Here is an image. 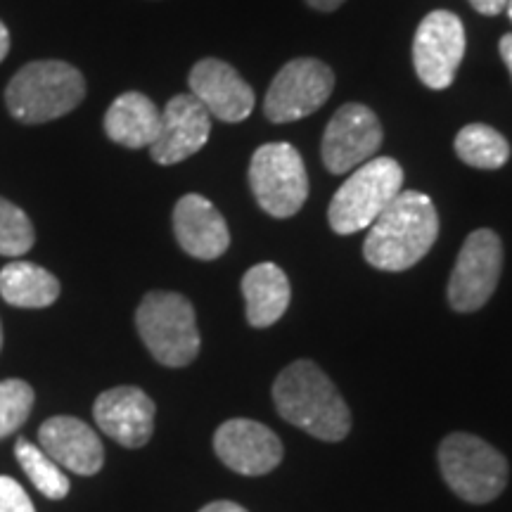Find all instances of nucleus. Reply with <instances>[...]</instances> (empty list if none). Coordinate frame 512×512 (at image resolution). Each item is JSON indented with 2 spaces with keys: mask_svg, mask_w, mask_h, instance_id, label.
I'll return each instance as SVG.
<instances>
[{
  "mask_svg": "<svg viewBox=\"0 0 512 512\" xmlns=\"http://www.w3.org/2000/svg\"><path fill=\"white\" fill-rule=\"evenodd\" d=\"M60 292V280L31 261H12L0 271V297L17 309H46Z\"/></svg>",
  "mask_w": 512,
  "mask_h": 512,
  "instance_id": "obj_20",
  "label": "nucleus"
},
{
  "mask_svg": "<svg viewBox=\"0 0 512 512\" xmlns=\"http://www.w3.org/2000/svg\"><path fill=\"white\" fill-rule=\"evenodd\" d=\"M36 230L24 209L0 197V256H24L34 247Z\"/></svg>",
  "mask_w": 512,
  "mask_h": 512,
  "instance_id": "obj_23",
  "label": "nucleus"
},
{
  "mask_svg": "<svg viewBox=\"0 0 512 512\" xmlns=\"http://www.w3.org/2000/svg\"><path fill=\"white\" fill-rule=\"evenodd\" d=\"M456 155L472 169L494 171L510 159V143L496 128L486 124H470L460 128L456 136Z\"/></svg>",
  "mask_w": 512,
  "mask_h": 512,
  "instance_id": "obj_21",
  "label": "nucleus"
},
{
  "mask_svg": "<svg viewBox=\"0 0 512 512\" xmlns=\"http://www.w3.org/2000/svg\"><path fill=\"white\" fill-rule=\"evenodd\" d=\"M439 467L453 494L467 503H491L508 484V460L475 434H448L439 446Z\"/></svg>",
  "mask_w": 512,
  "mask_h": 512,
  "instance_id": "obj_6",
  "label": "nucleus"
},
{
  "mask_svg": "<svg viewBox=\"0 0 512 512\" xmlns=\"http://www.w3.org/2000/svg\"><path fill=\"white\" fill-rule=\"evenodd\" d=\"M8 53H10V31L3 22H0V62L8 57Z\"/></svg>",
  "mask_w": 512,
  "mask_h": 512,
  "instance_id": "obj_30",
  "label": "nucleus"
},
{
  "mask_svg": "<svg viewBox=\"0 0 512 512\" xmlns=\"http://www.w3.org/2000/svg\"><path fill=\"white\" fill-rule=\"evenodd\" d=\"M439 238V216L425 192L401 190L368 230L363 256L373 268L399 273L413 268Z\"/></svg>",
  "mask_w": 512,
  "mask_h": 512,
  "instance_id": "obj_1",
  "label": "nucleus"
},
{
  "mask_svg": "<svg viewBox=\"0 0 512 512\" xmlns=\"http://www.w3.org/2000/svg\"><path fill=\"white\" fill-rule=\"evenodd\" d=\"M0 349H3V325H0Z\"/></svg>",
  "mask_w": 512,
  "mask_h": 512,
  "instance_id": "obj_32",
  "label": "nucleus"
},
{
  "mask_svg": "<svg viewBox=\"0 0 512 512\" xmlns=\"http://www.w3.org/2000/svg\"><path fill=\"white\" fill-rule=\"evenodd\" d=\"M465 55V27L458 15L434 10L420 22L413 41V64L418 79L432 91H444L456 79Z\"/></svg>",
  "mask_w": 512,
  "mask_h": 512,
  "instance_id": "obj_10",
  "label": "nucleus"
},
{
  "mask_svg": "<svg viewBox=\"0 0 512 512\" xmlns=\"http://www.w3.org/2000/svg\"><path fill=\"white\" fill-rule=\"evenodd\" d=\"M38 444L57 465L81 477L95 475L105 463V446L98 434L72 415H55L43 422Z\"/></svg>",
  "mask_w": 512,
  "mask_h": 512,
  "instance_id": "obj_16",
  "label": "nucleus"
},
{
  "mask_svg": "<svg viewBox=\"0 0 512 512\" xmlns=\"http://www.w3.org/2000/svg\"><path fill=\"white\" fill-rule=\"evenodd\" d=\"M505 10H508V17H510V22H512V0H508V5H505Z\"/></svg>",
  "mask_w": 512,
  "mask_h": 512,
  "instance_id": "obj_31",
  "label": "nucleus"
},
{
  "mask_svg": "<svg viewBox=\"0 0 512 512\" xmlns=\"http://www.w3.org/2000/svg\"><path fill=\"white\" fill-rule=\"evenodd\" d=\"M86 98V79L62 60L24 64L5 88L8 112L22 124H46L67 117Z\"/></svg>",
  "mask_w": 512,
  "mask_h": 512,
  "instance_id": "obj_3",
  "label": "nucleus"
},
{
  "mask_svg": "<svg viewBox=\"0 0 512 512\" xmlns=\"http://www.w3.org/2000/svg\"><path fill=\"white\" fill-rule=\"evenodd\" d=\"M0 512H36L34 503L19 482L0 475Z\"/></svg>",
  "mask_w": 512,
  "mask_h": 512,
  "instance_id": "obj_25",
  "label": "nucleus"
},
{
  "mask_svg": "<svg viewBox=\"0 0 512 512\" xmlns=\"http://www.w3.org/2000/svg\"><path fill=\"white\" fill-rule=\"evenodd\" d=\"M304 3L318 12H335L337 8H342L347 0H304Z\"/></svg>",
  "mask_w": 512,
  "mask_h": 512,
  "instance_id": "obj_28",
  "label": "nucleus"
},
{
  "mask_svg": "<svg viewBox=\"0 0 512 512\" xmlns=\"http://www.w3.org/2000/svg\"><path fill=\"white\" fill-rule=\"evenodd\" d=\"M498 50H501V57H503L505 67H508L510 79H512V34H505L501 38V43H498Z\"/></svg>",
  "mask_w": 512,
  "mask_h": 512,
  "instance_id": "obj_29",
  "label": "nucleus"
},
{
  "mask_svg": "<svg viewBox=\"0 0 512 512\" xmlns=\"http://www.w3.org/2000/svg\"><path fill=\"white\" fill-rule=\"evenodd\" d=\"M136 328L147 351L162 366L183 368L200 354L195 309L178 292L145 294L136 311Z\"/></svg>",
  "mask_w": 512,
  "mask_h": 512,
  "instance_id": "obj_4",
  "label": "nucleus"
},
{
  "mask_svg": "<svg viewBox=\"0 0 512 512\" xmlns=\"http://www.w3.org/2000/svg\"><path fill=\"white\" fill-rule=\"evenodd\" d=\"M34 389L24 380L0 382V439L15 434L34 408Z\"/></svg>",
  "mask_w": 512,
  "mask_h": 512,
  "instance_id": "obj_24",
  "label": "nucleus"
},
{
  "mask_svg": "<svg viewBox=\"0 0 512 512\" xmlns=\"http://www.w3.org/2000/svg\"><path fill=\"white\" fill-rule=\"evenodd\" d=\"M190 93L202 102L211 117L226 124L245 121L254 110V91L228 62L207 57L190 69Z\"/></svg>",
  "mask_w": 512,
  "mask_h": 512,
  "instance_id": "obj_14",
  "label": "nucleus"
},
{
  "mask_svg": "<svg viewBox=\"0 0 512 512\" xmlns=\"http://www.w3.org/2000/svg\"><path fill=\"white\" fill-rule=\"evenodd\" d=\"M382 138L384 133L377 114L366 105L349 102L339 107L330 124L325 126L320 157L330 174H347L375 157Z\"/></svg>",
  "mask_w": 512,
  "mask_h": 512,
  "instance_id": "obj_11",
  "label": "nucleus"
},
{
  "mask_svg": "<svg viewBox=\"0 0 512 512\" xmlns=\"http://www.w3.org/2000/svg\"><path fill=\"white\" fill-rule=\"evenodd\" d=\"M242 297H245L247 323L252 328H271L285 316L292 299V287L280 266L256 264L242 278Z\"/></svg>",
  "mask_w": 512,
  "mask_h": 512,
  "instance_id": "obj_19",
  "label": "nucleus"
},
{
  "mask_svg": "<svg viewBox=\"0 0 512 512\" xmlns=\"http://www.w3.org/2000/svg\"><path fill=\"white\" fill-rule=\"evenodd\" d=\"M214 448L221 463L238 475L261 477L283 460V444L266 425L247 418H233L216 430Z\"/></svg>",
  "mask_w": 512,
  "mask_h": 512,
  "instance_id": "obj_12",
  "label": "nucleus"
},
{
  "mask_svg": "<svg viewBox=\"0 0 512 512\" xmlns=\"http://www.w3.org/2000/svg\"><path fill=\"white\" fill-rule=\"evenodd\" d=\"M17 463L27 472L31 484L41 491L50 501H62L69 494V479L62 472V467L48 456L43 448L31 444L27 439H19L15 444Z\"/></svg>",
  "mask_w": 512,
  "mask_h": 512,
  "instance_id": "obj_22",
  "label": "nucleus"
},
{
  "mask_svg": "<svg viewBox=\"0 0 512 512\" xmlns=\"http://www.w3.org/2000/svg\"><path fill=\"white\" fill-rule=\"evenodd\" d=\"M155 411V401L140 387H114L95 399L93 418L117 444L140 448L155 430Z\"/></svg>",
  "mask_w": 512,
  "mask_h": 512,
  "instance_id": "obj_15",
  "label": "nucleus"
},
{
  "mask_svg": "<svg viewBox=\"0 0 512 512\" xmlns=\"http://www.w3.org/2000/svg\"><path fill=\"white\" fill-rule=\"evenodd\" d=\"M105 133L112 143L128 150L150 147L162 128V110L145 93H121L105 112Z\"/></svg>",
  "mask_w": 512,
  "mask_h": 512,
  "instance_id": "obj_18",
  "label": "nucleus"
},
{
  "mask_svg": "<svg viewBox=\"0 0 512 512\" xmlns=\"http://www.w3.org/2000/svg\"><path fill=\"white\" fill-rule=\"evenodd\" d=\"M200 512H247V510L233 501H214V503L204 505Z\"/></svg>",
  "mask_w": 512,
  "mask_h": 512,
  "instance_id": "obj_27",
  "label": "nucleus"
},
{
  "mask_svg": "<svg viewBox=\"0 0 512 512\" xmlns=\"http://www.w3.org/2000/svg\"><path fill=\"white\" fill-rule=\"evenodd\" d=\"M174 233L185 254L214 261L228 252L230 233L221 211L207 197L183 195L174 207Z\"/></svg>",
  "mask_w": 512,
  "mask_h": 512,
  "instance_id": "obj_17",
  "label": "nucleus"
},
{
  "mask_svg": "<svg viewBox=\"0 0 512 512\" xmlns=\"http://www.w3.org/2000/svg\"><path fill=\"white\" fill-rule=\"evenodd\" d=\"M503 271V242L494 230L479 228L467 235L451 280L448 304L458 313L479 311L496 292Z\"/></svg>",
  "mask_w": 512,
  "mask_h": 512,
  "instance_id": "obj_9",
  "label": "nucleus"
},
{
  "mask_svg": "<svg viewBox=\"0 0 512 512\" xmlns=\"http://www.w3.org/2000/svg\"><path fill=\"white\" fill-rule=\"evenodd\" d=\"M470 5L479 12V15L496 17L498 12L505 10V5H508V0H470Z\"/></svg>",
  "mask_w": 512,
  "mask_h": 512,
  "instance_id": "obj_26",
  "label": "nucleus"
},
{
  "mask_svg": "<svg viewBox=\"0 0 512 512\" xmlns=\"http://www.w3.org/2000/svg\"><path fill=\"white\" fill-rule=\"evenodd\" d=\"M403 190V169L392 157H373L339 185L328 209V221L337 235H351L373 226V221Z\"/></svg>",
  "mask_w": 512,
  "mask_h": 512,
  "instance_id": "obj_5",
  "label": "nucleus"
},
{
  "mask_svg": "<svg viewBox=\"0 0 512 512\" xmlns=\"http://www.w3.org/2000/svg\"><path fill=\"white\" fill-rule=\"evenodd\" d=\"M335 74L316 57H297L275 74L264 98V114L273 124H290L318 112L330 100Z\"/></svg>",
  "mask_w": 512,
  "mask_h": 512,
  "instance_id": "obj_8",
  "label": "nucleus"
},
{
  "mask_svg": "<svg viewBox=\"0 0 512 512\" xmlns=\"http://www.w3.org/2000/svg\"><path fill=\"white\" fill-rule=\"evenodd\" d=\"M249 185L259 207L273 219H290L309 197L304 159L290 143H268L249 162Z\"/></svg>",
  "mask_w": 512,
  "mask_h": 512,
  "instance_id": "obj_7",
  "label": "nucleus"
},
{
  "mask_svg": "<svg viewBox=\"0 0 512 512\" xmlns=\"http://www.w3.org/2000/svg\"><path fill=\"white\" fill-rule=\"evenodd\" d=\"M209 133L211 114L202 102L192 93L176 95L162 110V128L150 145V157L162 166L181 164L207 145Z\"/></svg>",
  "mask_w": 512,
  "mask_h": 512,
  "instance_id": "obj_13",
  "label": "nucleus"
},
{
  "mask_svg": "<svg viewBox=\"0 0 512 512\" xmlns=\"http://www.w3.org/2000/svg\"><path fill=\"white\" fill-rule=\"evenodd\" d=\"M280 418L320 441H342L351 430L347 401L313 361H294L273 384Z\"/></svg>",
  "mask_w": 512,
  "mask_h": 512,
  "instance_id": "obj_2",
  "label": "nucleus"
}]
</instances>
